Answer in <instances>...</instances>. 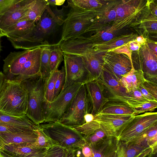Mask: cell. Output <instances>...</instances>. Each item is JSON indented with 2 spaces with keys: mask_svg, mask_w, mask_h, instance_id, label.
<instances>
[{
  "mask_svg": "<svg viewBox=\"0 0 157 157\" xmlns=\"http://www.w3.org/2000/svg\"><path fill=\"white\" fill-rule=\"evenodd\" d=\"M67 2L70 10L64 20L61 37L58 44L79 37L85 33L99 13L101 8L83 9L75 6L68 1Z\"/></svg>",
  "mask_w": 157,
  "mask_h": 157,
  "instance_id": "1",
  "label": "cell"
},
{
  "mask_svg": "<svg viewBox=\"0 0 157 157\" xmlns=\"http://www.w3.org/2000/svg\"><path fill=\"white\" fill-rule=\"evenodd\" d=\"M27 92L21 83L6 81L0 93V111L14 116L26 115Z\"/></svg>",
  "mask_w": 157,
  "mask_h": 157,
  "instance_id": "2",
  "label": "cell"
},
{
  "mask_svg": "<svg viewBox=\"0 0 157 157\" xmlns=\"http://www.w3.org/2000/svg\"><path fill=\"white\" fill-rule=\"evenodd\" d=\"M46 78L41 76L24 80L20 83L28 96L26 116L35 124L44 123V104L45 101Z\"/></svg>",
  "mask_w": 157,
  "mask_h": 157,
  "instance_id": "3",
  "label": "cell"
},
{
  "mask_svg": "<svg viewBox=\"0 0 157 157\" xmlns=\"http://www.w3.org/2000/svg\"><path fill=\"white\" fill-rule=\"evenodd\" d=\"M40 125L44 133L55 145L66 150L81 149L85 144L84 136L80 133L59 121Z\"/></svg>",
  "mask_w": 157,
  "mask_h": 157,
  "instance_id": "4",
  "label": "cell"
},
{
  "mask_svg": "<svg viewBox=\"0 0 157 157\" xmlns=\"http://www.w3.org/2000/svg\"><path fill=\"white\" fill-rule=\"evenodd\" d=\"M58 25L46 10L42 17L29 33L20 37L8 38L15 49L27 50L32 49L34 44L41 43L52 33Z\"/></svg>",
  "mask_w": 157,
  "mask_h": 157,
  "instance_id": "5",
  "label": "cell"
},
{
  "mask_svg": "<svg viewBox=\"0 0 157 157\" xmlns=\"http://www.w3.org/2000/svg\"><path fill=\"white\" fill-rule=\"evenodd\" d=\"M92 108L85 84L81 86L72 100L68 109L59 121L73 128L85 123L84 116L91 113Z\"/></svg>",
  "mask_w": 157,
  "mask_h": 157,
  "instance_id": "6",
  "label": "cell"
},
{
  "mask_svg": "<svg viewBox=\"0 0 157 157\" xmlns=\"http://www.w3.org/2000/svg\"><path fill=\"white\" fill-rule=\"evenodd\" d=\"M82 84H75L69 86L62 90L52 101L47 102L44 101L43 106L44 123L59 121L68 109Z\"/></svg>",
  "mask_w": 157,
  "mask_h": 157,
  "instance_id": "7",
  "label": "cell"
},
{
  "mask_svg": "<svg viewBox=\"0 0 157 157\" xmlns=\"http://www.w3.org/2000/svg\"><path fill=\"white\" fill-rule=\"evenodd\" d=\"M147 8L146 4L139 10L124 18L116 19L95 32L94 35L88 37H82L86 42L94 44L108 41L117 35L128 26L132 27L133 23L136 21Z\"/></svg>",
  "mask_w": 157,
  "mask_h": 157,
  "instance_id": "8",
  "label": "cell"
},
{
  "mask_svg": "<svg viewBox=\"0 0 157 157\" xmlns=\"http://www.w3.org/2000/svg\"><path fill=\"white\" fill-rule=\"evenodd\" d=\"M156 124L157 112H147L135 115L122 130L117 140L127 143L137 141L150 128Z\"/></svg>",
  "mask_w": 157,
  "mask_h": 157,
  "instance_id": "9",
  "label": "cell"
},
{
  "mask_svg": "<svg viewBox=\"0 0 157 157\" xmlns=\"http://www.w3.org/2000/svg\"><path fill=\"white\" fill-rule=\"evenodd\" d=\"M63 56L65 80L63 90L73 84L92 81L81 56L63 53Z\"/></svg>",
  "mask_w": 157,
  "mask_h": 157,
  "instance_id": "10",
  "label": "cell"
},
{
  "mask_svg": "<svg viewBox=\"0 0 157 157\" xmlns=\"http://www.w3.org/2000/svg\"><path fill=\"white\" fill-rule=\"evenodd\" d=\"M102 58L103 70L109 73L119 82L132 69V58L125 54L109 51L105 52Z\"/></svg>",
  "mask_w": 157,
  "mask_h": 157,
  "instance_id": "11",
  "label": "cell"
},
{
  "mask_svg": "<svg viewBox=\"0 0 157 157\" xmlns=\"http://www.w3.org/2000/svg\"><path fill=\"white\" fill-rule=\"evenodd\" d=\"M135 115L99 113L94 119L99 124L100 128L107 136L117 138L126 126L134 118Z\"/></svg>",
  "mask_w": 157,
  "mask_h": 157,
  "instance_id": "12",
  "label": "cell"
},
{
  "mask_svg": "<svg viewBox=\"0 0 157 157\" xmlns=\"http://www.w3.org/2000/svg\"><path fill=\"white\" fill-rule=\"evenodd\" d=\"M34 0H16L0 11V38L10 27L19 22Z\"/></svg>",
  "mask_w": 157,
  "mask_h": 157,
  "instance_id": "13",
  "label": "cell"
},
{
  "mask_svg": "<svg viewBox=\"0 0 157 157\" xmlns=\"http://www.w3.org/2000/svg\"><path fill=\"white\" fill-rule=\"evenodd\" d=\"M37 45L31 49L11 52L3 60V73L6 81L14 82L24 64L35 51Z\"/></svg>",
  "mask_w": 157,
  "mask_h": 157,
  "instance_id": "14",
  "label": "cell"
},
{
  "mask_svg": "<svg viewBox=\"0 0 157 157\" xmlns=\"http://www.w3.org/2000/svg\"><path fill=\"white\" fill-rule=\"evenodd\" d=\"M139 59L136 70H141L146 79L157 82V56L149 48L146 43L136 51Z\"/></svg>",
  "mask_w": 157,
  "mask_h": 157,
  "instance_id": "15",
  "label": "cell"
},
{
  "mask_svg": "<svg viewBox=\"0 0 157 157\" xmlns=\"http://www.w3.org/2000/svg\"><path fill=\"white\" fill-rule=\"evenodd\" d=\"M47 150L37 148L34 143H24L6 145L1 151L5 157H47Z\"/></svg>",
  "mask_w": 157,
  "mask_h": 157,
  "instance_id": "16",
  "label": "cell"
},
{
  "mask_svg": "<svg viewBox=\"0 0 157 157\" xmlns=\"http://www.w3.org/2000/svg\"><path fill=\"white\" fill-rule=\"evenodd\" d=\"M157 152L144 141L125 143L118 140L117 157H147Z\"/></svg>",
  "mask_w": 157,
  "mask_h": 157,
  "instance_id": "17",
  "label": "cell"
},
{
  "mask_svg": "<svg viewBox=\"0 0 157 157\" xmlns=\"http://www.w3.org/2000/svg\"><path fill=\"white\" fill-rule=\"evenodd\" d=\"M119 1H109L100 8L98 14L94 18L92 23L85 30L84 33L94 32L117 19L116 7Z\"/></svg>",
  "mask_w": 157,
  "mask_h": 157,
  "instance_id": "18",
  "label": "cell"
},
{
  "mask_svg": "<svg viewBox=\"0 0 157 157\" xmlns=\"http://www.w3.org/2000/svg\"><path fill=\"white\" fill-rule=\"evenodd\" d=\"M85 84L91 106V113L94 116L100 113L109 101L105 96L101 86L97 80Z\"/></svg>",
  "mask_w": 157,
  "mask_h": 157,
  "instance_id": "19",
  "label": "cell"
},
{
  "mask_svg": "<svg viewBox=\"0 0 157 157\" xmlns=\"http://www.w3.org/2000/svg\"><path fill=\"white\" fill-rule=\"evenodd\" d=\"M96 80L100 84L103 94L108 100L112 98L122 96L128 93L119 81L104 70Z\"/></svg>",
  "mask_w": 157,
  "mask_h": 157,
  "instance_id": "20",
  "label": "cell"
},
{
  "mask_svg": "<svg viewBox=\"0 0 157 157\" xmlns=\"http://www.w3.org/2000/svg\"><path fill=\"white\" fill-rule=\"evenodd\" d=\"M118 143L117 138L107 136L97 143L89 144L92 151L91 157H117Z\"/></svg>",
  "mask_w": 157,
  "mask_h": 157,
  "instance_id": "21",
  "label": "cell"
},
{
  "mask_svg": "<svg viewBox=\"0 0 157 157\" xmlns=\"http://www.w3.org/2000/svg\"><path fill=\"white\" fill-rule=\"evenodd\" d=\"M137 36L136 33H131L118 36L108 41L94 44L87 43L84 41L82 37L81 38L84 43L90 46L94 51L105 52L135 40Z\"/></svg>",
  "mask_w": 157,
  "mask_h": 157,
  "instance_id": "22",
  "label": "cell"
},
{
  "mask_svg": "<svg viewBox=\"0 0 157 157\" xmlns=\"http://www.w3.org/2000/svg\"><path fill=\"white\" fill-rule=\"evenodd\" d=\"M36 128L35 129L13 133H0L5 145L24 143H35L38 137Z\"/></svg>",
  "mask_w": 157,
  "mask_h": 157,
  "instance_id": "23",
  "label": "cell"
},
{
  "mask_svg": "<svg viewBox=\"0 0 157 157\" xmlns=\"http://www.w3.org/2000/svg\"><path fill=\"white\" fill-rule=\"evenodd\" d=\"M145 80L142 71L135 69L132 64L130 71L124 75L119 82L128 93L138 89Z\"/></svg>",
  "mask_w": 157,
  "mask_h": 157,
  "instance_id": "24",
  "label": "cell"
},
{
  "mask_svg": "<svg viewBox=\"0 0 157 157\" xmlns=\"http://www.w3.org/2000/svg\"><path fill=\"white\" fill-rule=\"evenodd\" d=\"M142 0L119 1L116 7L117 19L124 18L136 12L146 3Z\"/></svg>",
  "mask_w": 157,
  "mask_h": 157,
  "instance_id": "25",
  "label": "cell"
},
{
  "mask_svg": "<svg viewBox=\"0 0 157 157\" xmlns=\"http://www.w3.org/2000/svg\"><path fill=\"white\" fill-rule=\"evenodd\" d=\"M141 17L140 20L137 21L136 25H139L138 27L143 31V34H144V35L149 34L156 35L157 16L152 14L147 8L142 13Z\"/></svg>",
  "mask_w": 157,
  "mask_h": 157,
  "instance_id": "26",
  "label": "cell"
},
{
  "mask_svg": "<svg viewBox=\"0 0 157 157\" xmlns=\"http://www.w3.org/2000/svg\"><path fill=\"white\" fill-rule=\"evenodd\" d=\"M48 5L45 0H34L19 21H31L37 23L46 10Z\"/></svg>",
  "mask_w": 157,
  "mask_h": 157,
  "instance_id": "27",
  "label": "cell"
},
{
  "mask_svg": "<svg viewBox=\"0 0 157 157\" xmlns=\"http://www.w3.org/2000/svg\"><path fill=\"white\" fill-rule=\"evenodd\" d=\"M35 23L31 21H19L9 27L6 31L4 36L8 38L15 39L25 35L33 28Z\"/></svg>",
  "mask_w": 157,
  "mask_h": 157,
  "instance_id": "28",
  "label": "cell"
},
{
  "mask_svg": "<svg viewBox=\"0 0 157 157\" xmlns=\"http://www.w3.org/2000/svg\"><path fill=\"white\" fill-rule=\"evenodd\" d=\"M133 113L134 111L132 107L125 103L108 101L104 106L100 113L123 115L133 114Z\"/></svg>",
  "mask_w": 157,
  "mask_h": 157,
  "instance_id": "29",
  "label": "cell"
},
{
  "mask_svg": "<svg viewBox=\"0 0 157 157\" xmlns=\"http://www.w3.org/2000/svg\"><path fill=\"white\" fill-rule=\"evenodd\" d=\"M108 101L123 102L128 105L132 108L140 104L150 101L144 97L138 89L127 93L122 96L110 98Z\"/></svg>",
  "mask_w": 157,
  "mask_h": 157,
  "instance_id": "30",
  "label": "cell"
},
{
  "mask_svg": "<svg viewBox=\"0 0 157 157\" xmlns=\"http://www.w3.org/2000/svg\"><path fill=\"white\" fill-rule=\"evenodd\" d=\"M42 49L40 60V75L45 78L51 74L49 57L52 44L46 40L40 43Z\"/></svg>",
  "mask_w": 157,
  "mask_h": 157,
  "instance_id": "31",
  "label": "cell"
},
{
  "mask_svg": "<svg viewBox=\"0 0 157 157\" xmlns=\"http://www.w3.org/2000/svg\"><path fill=\"white\" fill-rule=\"evenodd\" d=\"M0 123L33 127L35 124L27 116H14L0 111Z\"/></svg>",
  "mask_w": 157,
  "mask_h": 157,
  "instance_id": "32",
  "label": "cell"
},
{
  "mask_svg": "<svg viewBox=\"0 0 157 157\" xmlns=\"http://www.w3.org/2000/svg\"><path fill=\"white\" fill-rule=\"evenodd\" d=\"M60 70L56 69L46 78L45 85V101L51 102L54 99V91L55 84L59 75Z\"/></svg>",
  "mask_w": 157,
  "mask_h": 157,
  "instance_id": "33",
  "label": "cell"
},
{
  "mask_svg": "<svg viewBox=\"0 0 157 157\" xmlns=\"http://www.w3.org/2000/svg\"><path fill=\"white\" fill-rule=\"evenodd\" d=\"M63 52L60 44L58 43L52 44L49 57L51 73L58 67L63 60Z\"/></svg>",
  "mask_w": 157,
  "mask_h": 157,
  "instance_id": "34",
  "label": "cell"
},
{
  "mask_svg": "<svg viewBox=\"0 0 157 157\" xmlns=\"http://www.w3.org/2000/svg\"><path fill=\"white\" fill-rule=\"evenodd\" d=\"M69 2L81 9L91 10L100 8L105 5L109 1L100 0H69Z\"/></svg>",
  "mask_w": 157,
  "mask_h": 157,
  "instance_id": "35",
  "label": "cell"
},
{
  "mask_svg": "<svg viewBox=\"0 0 157 157\" xmlns=\"http://www.w3.org/2000/svg\"><path fill=\"white\" fill-rule=\"evenodd\" d=\"M36 131L38 133V137L36 143H34V145L36 147L48 149L55 145L44 133L40 125H38Z\"/></svg>",
  "mask_w": 157,
  "mask_h": 157,
  "instance_id": "36",
  "label": "cell"
},
{
  "mask_svg": "<svg viewBox=\"0 0 157 157\" xmlns=\"http://www.w3.org/2000/svg\"><path fill=\"white\" fill-rule=\"evenodd\" d=\"M37 125L33 127L0 123V133H13L35 129Z\"/></svg>",
  "mask_w": 157,
  "mask_h": 157,
  "instance_id": "37",
  "label": "cell"
},
{
  "mask_svg": "<svg viewBox=\"0 0 157 157\" xmlns=\"http://www.w3.org/2000/svg\"><path fill=\"white\" fill-rule=\"evenodd\" d=\"M157 107V101H150L145 102L132 108L135 115L148 111L154 110Z\"/></svg>",
  "mask_w": 157,
  "mask_h": 157,
  "instance_id": "38",
  "label": "cell"
},
{
  "mask_svg": "<svg viewBox=\"0 0 157 157\" xmlns=\"http://www.w3.org/2000/svg\"><path fill=\"white\" fill-rule=\"evenodd\" d=\"M107 136L101 129H98L87 136H84L86 144L89 145L95 144L104 139Z\"/></svg>",
  "mask_w": 157,
  "mask_h": 157,
  "instance_id": "39",
  "label": "cell"
},
{
  "mask_svg": "<svg viewBox=\"0 0 157 157\" xmlns=\"http://www.w3.org/2000/svg\"><path fill=\"white\" fill-rule=\"evenodd\" d=\"M65 80V71L64 66L62 67L56 81L54 91V99L59 94L63 88Z\"/></svg>",
  "mask_w": 157,
  "mask_h": 157,
  "instance_id": "40",
  "label": "cell"
},
{
  "mask_svg": "<svg viewBox=\"0 0 157 157\" xmlns=\"http://www.w3.org/2000/svg\"><path fill=\"white\" fill-rule=\"evenodd\" d=\"M66 150L57 145H54L48 149L47 157H64Z\"/></svg>",
  "mask_w": 157,
  "mask_h": 157,
  "instance_id": "41",
  "label": "cell"
},
{
  "mask_svg": "<svg viewBox=\"0 0 157 157\" xmlns=\"http://www.w3.org/2000/svg\"><path fill=\"white\" fill-rule=\"evenodd\" d=\"M142 85L157 100V82L146 79Z\"/></svg>",
  "mask_w": 157,
  "mask_h": 157,
  "instance_id": "42",
  "label": "cell"
},
{
  "mask_svg": "<svg viewBox=\"0 0 157 157\" xmlns=\"http://www.w3.org/2000/svg\"><path fill=\"white\" fill-rule=\"evenodd\" d=\"M144 97L149 101H157L154 96L141 85H140L138 89Z\"/></svg>",
  "mask_w": 157,
  "mask_h": 157,
  "instance_id": "43",
  "label": "cell"
},
{
  "mask_svg": "<svg viewBox=\"0 0 157 157\" xmlns=\"http://www.w3.org/2000/svg\"><path fill=\"white\" fill-rule=\"evenodd\" d=\"M146 5L148 10L152 15L157 16V4L154 0L147 1Z\"/></svg>",
  "mask_w": 157,
  "mask_h": 157,
  "instance_id": "44",
  "label": "cell"
},
{
  "mask_svg": "<svg viewBox=\"0 0 157 157\" xmlns=\"http://www.w3.org/2000/svg\"><path fill=\"white\" fill-rule=\"evenodd\" d=\"M127 44L128 50L132 52L138 51L141 46L136 39L129 42Z\"/></svg>",
  "mask_w": 157,
  "mask_h": 157,
  "instance_id": "45",
  "label": "cell"
},
{
  "mask_svg": "<svg viewBox=\"0 0 157 157\" xmlns=\"http://www.w3.org/2000/svg\"><path fill=\"white\" fill-rule=\"evenodd\" d=\"M146 43L150 50L156 56H157V44L156 41L147 38Z\"/></svg>",
  "mask_w": 157,
  "mask_h": 157,
  "instance_id": "46",
  "label": "cell"
},
{
  "mask_svg": "<svg viewBox=\"0 0 157 157\" xmlns=\"http://www.w3.org/2000/svg\"><path fill=\"white\" fill-rule=\"evenodd\" d=\"M82 152L85 157H91L92 151L90 145L85 143L81 149Z\"/></svg>",
  "mask_w": 157,
  "mask_h": 157,
  "instance_id": "47",
  "label": "cell"
},
{
  "mask_svg": "<svg viewBox=\"0 0 157 157\" xmlns=\"http://www.w3.org/2000/svg\"><path fill=\"white\" fill-rule=\"evenodd\" d=\"M16 0H0V11L14 2Z\"/></svg>",
  "mask_w": 157,
  "mask_h": 157,
  "instance_id": "48",
  "label": "cell"
},
{
  "mask_svg": "<svg viewBox=\"0 0 157 157\" xmlns=\"http://www.w3.org/2000/svg\"><path fill=\"white\" fill-rule=\"evenodd\" d=\"M45 0L49 6L50 5L52 6L62 5L65 1V0Z\"/></svg>",
  "mask_w": 157,
  "mask_h": 157,
  "instance_id": "49",
  "label": "cell"
},
{
  "mask_svg": "<svg viewBox=\"0 0 157 157\" xmlns=\"http://www.w3.org/2000/svg\"><path fill=\"white\" fill-rule=\"evenodd\" d=\"M77 151L73 150H66L64 157H77Z\"/></svg>",
  "mask_w": 157,
  "mask_h": 157,
  "instance_id": "50",
  "label": "cell"
},
{
  "mask_svg": "<svg viewBox=\"0 0 157 157\" xmlns=\"http://www.w3.org/2000/svg\"><path fill=\"white\" fill-rule=\"evenodd\" d=\"M6 81V79L3 73L0 71V93Z\"/></svg>",
  "mask_w": 157,
  "mask_h": 157,
  "instance_id": "51",
  "label": "cell"
},
{
  "mask_svg": "<svg viewBox=\"0 0 157 157\" xmlns=\"http://www.w3.org/2000/svg\"><path fill=\"white\" fill-rule=\"evenodd\" d=\"M147 38H144L142 35H141L139 36H138L136 40L139 44L142 45L145 43Z\"/></svg>",
  "mask_w": 157,
  "mask_h": 157,
  "instance_id": "52",
  "label": "cell"
},
{
  "mask_svg": "<svg viewBox=\"0 0 157 157\" xmlns=\"http://www.w3.org/2000/svg\"><path fill=\"white\" fill-rule=\"evenodd\" d=\"M94 118V116L91 113H88L86 114L84 116L85 123H88L92 121Z\"/></svg>",
  "mask_w": 157,
  "mask_h": 157,
  "instance_id": "53",
  "label": "cell"
},
{
  "mask_svg": "<svg viewBox=\"0 0 157 157\" xmlns=\"http://www.w3.org/2000/svg\"><path fill=\"white\" fill-rule=\"evenodd\" d=\"M5 145L3 141V139L0 135V151H2Z\"/></svg>",
  "mask_w": 157,
  "mask_h": 157,
  "instance_id": "54",
  "label": "cell"
},
{
  "mask_svg": "<svg viewBox=\"0 0 157 157\" xmlns=\"http://www.w3.org/2000/svg\"><path fill=\"white\" fill-rule=\"evenodd\" d=\"M77 153V157H85L82 152L81 149L78 150Z\"/></svg>",
  "mask_w": 157,
  "mask_h": 157,
  "instance_id": "55",
  "label": "cell"
},
{
  "mask_svg": "<svg viewBox=\"0 0 157 157\" xmlns=\"http://www.w3.org/2000/svg\"><path fill=\"white\" fill-rule=\"evenodd\" d=\"M0 39L1 38H0V53L1 51H2V46L1 44V41Z\"/></svg>",
  "mask_w": 157,
  "mask_h": 157,
  "instance_id": "56",
  "label": "cell"
},
{
  "mask_svg": "<svg viewBox=\"0 0 157 157\" xmlns=\"http://www.w3.org/2000/svg\"><path fill=\"white\" fill-rule=\"evenodd\" d=\"M0 157H5V156L2 154L1 151H0Z\"/></svg>",
  "mask_w": 157,
  "mask_h": 157,
  "instance_id": "57",
  "label": "cell"
}]
</instances>
